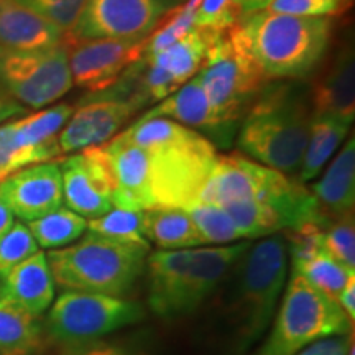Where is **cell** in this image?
I'll list each match as a JSON object with an SVG mask.
<instances>
[{"instance_id":"obj_1","label":"cell","mask_w":355,"mask_h":355,"mask_svg":"<svg viewBox=\"0 0 355 355\" xmlns=\"http://www.w3.org/2000/svg\"><path fill=\"white\" fill-rule=\"evenodd\" d=\"M199 202L222 207L247 239H263L331 219L298 178L242 153L217 155Z\"/></svg>"},{"instance_id":"obj_2","label":"cell","mask_w":355,"mask_h":355,"mask_svg":"<svg viewBox=\"0 0 355 355\" xmlns=\"http://www.w3.org/2000/svg\"><path fill=\"white\" fill-rule=\"evenodd\" d=\"M122 133L145 150L152 207L188 211L199 202L217 158L212 141L170 119L135 121Z\"/></svg>"},{"instance_id":"obj_3","label":"cell","mask_w":355,"mask_h":355,"mask_svg":"<svg viewBox=\"0 0 355 355\" xmlns=\"http://www.w3.org/2000/svg\"><path fill=\"white\" fill-rule=\"evenodd\" d=\"M248 245L243 241L148 254V306L155 316L173 321L196 313L227 282Z\"/></svg>"},{"instance_id":"obj_4","label":"cell","mask_w":355,"mask_h":355,"mask_svg":"<svg viewBox=\"0 0 355 355\" xmlns=\"http://www.w3.org/2000/svg\"><path fill=\"white\" fill-rule=\"evenodd\" d=\"M313 109L300 84H265L239 127L242 155L285 175H298L308 145Z\"/></svg>"},{"instance_id":"obj_5","label":"cell","mask_w":355,"mask_h":355,"mask_svg":"<svg viewBox=\"0 0 355 355\" xmlns=\"http://www.w3.org/2000/svg\"><path fill=\"white\" fill-rule=\"evenodd\" d=\"M286 270L288 243L283 234L250 243L235 265L220 319L237 354L250 349L272 324L285 290Z\"/></svg>"},{"instance_id":"obj_6","label":"cell","mask_w":355,"mask_h":355,"mask_svg":"<svg viewBox=\"0 0 355 355\" xmlns=\"http://www.w3.org/2000/svg\"><path fill=\"white\" fill-rule=\"evenodd\" d=\"M237 28L268 81L301 78L316 68L331 46L334 20L260 10L243 13Z\"/></svg>"},{"instance_id":"obj_7","label":"cell","mask_w":355,"mask_h":355,"mask_svg":"<svg viewBox=\"0 0 355 355\" xmlns=\"http://www.w3.org/2000/svg\"><path fill=\"white\" fill-rule=\"evenodd\" d=\"M150 243L115 241L86 230L68 247L46 254L55 285L66 291L123 296L145 272Z\"/></svg>"},{"instance_id":"obj_8","label":"cell","mask_w":355,"mask_h":355,"mask_svg":"<svg viewBox=\"0 0 355 355\" xmlns=\"http://www.w3.org/2000/svg\"><path fill=\"white\" fill-rule=\"evenodd\" d=\"M354 331L336 298L291 270L268 337L255 355H295L306 345Z\"/></svg>"},{"instance_id":"obj_9","label":"cell","mask_w":355,"mask_h":355,"mask_svg":"<svg viewBox=\"0 0 355 355\" xmlns=\"http://www.w3.org/2000/svg\"><path fill=\"white\" fill-rule=\"evenodd\" d=\"M196 76L212 107L235 127L266 84L248 55L237 25L212 42Z\"/></svg>"},{"instance_id":"obj_10","label":"cell","mask_w":355,"mask_h":355,"mask_svg":"<svg viewBox=\"0 0 355 355\" xmlns=\"http://www.w3.org/2000/svg\"><path fill=\"white\" fill-rule=\"evenodd\" d=\"M144 318L145 309L122 296L63 291L50 306L44 329L53 343L66 347L92 343Z\"/></svg>"},{"instance_id":"obj_11","label":"cell","mask_w":355,"mask_h":355,"mask_svg":"<svg viewBox=\"0 0 355 355\" xmlns=\"http://www.w3.org/2000/svg\"><path fill=\"white\" fill-rule=\"evenodd\" d=\"M0 83L17 102L42 109L68 94L73 87L68 46L33 51L0 48Z\"/></svg>"},{"instance_id":"obj_12","label":"cell","mask_w":355,"mask_h":355,"mask_svg":"<svg viewBox=\"0 0 355 355\" xmlns=\"http://www.w3.org/2000/svg\"><path fill=\"white\" fill-rule=\"evenodd\" d=\"M176 3L173 0H87L66 40H146Z\"/></svg>"},{"instance_id":"obj_13","label":"cell","mask_w":355,"mask_h":355,"mask_svg":"<svg viewBox=\"0 0 355 355\" xmlns=\"http://www.w3.org/2000/svg\"><path fill=\"white\" fill-rule=\"evenodd\" d=\"M73 84L101 92L121 81L145 53L146 40H66Z\"/></svg>"},{"instance_id":"obj_14","label":"cell","mask_w":355,"mask_h":355,"mask_svg":"<svg viewBox=\"0 0 355 355\" xmlns=\"http://www.w3.org/2000/svg\"><path fill=\"white\" fill-rule=\"evenodd\" d=\"M63 201L68 209L91 220L114 207V171L104 145L73 153L60 165Z\"/></svg>"},{"instance_id":"obj_15","label":"cell","mask_w":355,"mask_h":355,"mask_svg":"<svg viewBox=\"0 0 355 355\" xmlns=\"http://www.w3.org/2000/svg\"><path fill=\"white\" fill-rule=\"evenodd\" d=\"M0 202L26 222L63 206L60 163L46 162L21 168L0 181Z\"/></svg>"},{"instance_id":"obj_16","label":"cell","mask_w":355,"mask_h":355,"mask_svg":"<svg viewBox=\"0 0 355 355\" xmlns=\"http://www.w3.org/2000/svg\"><path fill=\"white\" fill-rule=\"evenodd\" d=\"M148 119H170L199 132L212 141L214 146H229L239 128L225 121L212 107L198 76H193L173 94L158 101L155 107L137 121H148Z\"/></svg>"},{"instance_id":"obj_17","label":"cell","mask_w":355,"mask_h":355,"mask_svg":"<svg viewBox=\"0 0 355 355\" xmlns=\"http://www.w3.org/2000/svg\"><path fill=\"white\" fill-rule=\"evenodd\" d=\"M144 104L137 99H105L84 104L71 115L58 135L61 155L78 153L107 144Z\"/></svg>"},{"instance_id":"obj_18","label":"cell","mask_w":355,"mask_h":355,"mask_svg":"<svg viewBox=\"0 0 355 355\" xmlns=\"http://www.w3.org/2000/svg\"><path fill=\"white\" fill-rule=\"evenodd\" d=\"M313 114H326L354 122L355 115V56L352 44L345 43L331 56L309 91Z\"/></svg>"},{"instance_id":"obj_19","label":"cell","mask_w":355,"mask_h":355,"mask_svg":"<svg viewBox=\"0 0 355 355\" xmlns=\"http://www.w3.org/2000/svg\"><path fill=\"white\" fill-rule=\"evenodd\" d=\"M104 150L114 171V207L132 211L150 209L152 198L148 189V162L145 150L128 140L122 132L104 144Z\"/></svg>"},{"instance_id":"obj_20","label":"cell","mask_w":355,"mask_h":355,"mask_svg":"<svg viewBox=\"0 0 355 355\" xmlns=\"http://www.w3.org/2000/svg\"><path fill=\"white\" fill-rule=\"evenodd\" d=\"M64 42V33L13 0H0V48L33 51L56 46Z\"/></svg>"},{"instance_id":"obj_21","label":"cell","mask_w":355,"mask_h":355,"mask_svg":"<svg viewBox=\"0 0 355 355\" xmlns=\"http://www.w3.org/2000/svg\"><path fill=\"white\" fill-rule=\"evenodd\" d=\"M55 279L46 254L38 250L10 270L3 278L0 295L15 301L33 316H42L55 301Z\"/></svg>"},{"instance_id":"obj_22","label":"cell","mask_w":355,"mask_h":355,"mask_svg":"<svg viewBox=\"0 0 355 355\" xmlns=\"http://www.w3.org/2000/svg\"><path fill=\"white\" fill-rule=\"evenodd\" d=\"M311 193L322 212L339 217L354 212L355 204V140L350 137L343 150L332 159L318 183L311 186Z\"/></svg>"},{"instance_id":"obj_23","label":"cell","mask_w":355,"mask_h":355,"mask_svg":"<svg viewBox=\"0 0 355 355\" xmlns=\"http://www.w3.org/2000/svg\"><path fill=\"white\" fill-rule=\"evenodd\" d=\"M73 112V105L58 104L42 112L26 114L20 119H13L12 130L15 140L24 148L37 153L42 163L53 162L55 158L61 157L58 135L68 123Z\"/></svg>"},{"instance_id":"obj_24","label":"cell","mask_w":355,"mask_h":355,"mask_svg":"<svg viewBox=\"0 0 355 355\" xmlns=\"http://www.w3.org/2000/svg\"><path fill=\"white\" fill-rule=\"evenodd\" d=\"M144 230L148 243L158 250L202 247L193 217L180 207H152L144 211Z\"/></svg>"},{"instance_id":"obj_25","label":"cell","mask_w":355,"mask_h":355,"mask_svg":"<svg viewBox=\"0 0 355 355\" xmlns=\"http://www.w3.org/2000/svg\"><path fill=\"white\" fill-rule=\"evenodd\" d=\"M352 122L326 114H313L311 117L308 145H306L303 163L298 171L301 183H309L316 178L332 155L347 139Z\"/></svg>"},{"instance_id":"obj_26","label":"cell","mask_w":355,"mask_h":355,"mask_svg":"<svg viewBox=\"0 0 355 355\" xmlns=\"http://www.w3.org/2000/svg\"><path fill=\"white\" fill-rule=\"evenodd\" d=\"M217 37L219 35H211L194 26L191 32L173 43L171 46H168L166 50L153 53V55H144L141 58L146 63L166 71L175 79L178 86H183L186 81L196 76L204 58H206L207 48Z\"/></svg>"},{"instance_id":"obj_27","label":"cell","mask_w":355,"mask_h":355,"mask_svg":"<svg viewBox=\"0 0 355 355\" xmlns=\"http://www.w3.org/2000/svg\"><path fill=\"white\" fill-rule=\"evenodd\" d=\"M42 343L38 316L0 295V354L26 355Z\"/></svg>"},{"instance_id":"obj_28","label":"cell","mask_w":355,"mask_h":355,"mask_svg":"<svg viewBox=\"0 0 355 355\" xmlns=\"http://www.w3.org/2000/svg\"><path fill=\"white\" fill-rule=\"evenodd\" d=\"M26 227L30 229L38 247L55 250L68 247L81 239L87 230V219L61 206L40 219L30 220Z\"/></svg>"},{"instance_id":"obj_29","label":"cell","mask_w":355,"mask_h":355,"mask_svg":"<svg viewBox=\"0 0 355 355\" xmlns=\"http://www.w3.org/2000/svg\"><path fill=\"white\" fill-rule=\"evenodd\" d=\"M291 270L301 275L306 282L316 286L318 290L332 296V298H337L343 288L347 285L350 279L355 278L354 270H349L347 266L340 265L339 261H336L324 252L311 257L308 260L291 263Z\"/></svg>"},{"instance_id":"obj_30","label":"cell","mask_w":355,"mask_h":355,"mask_svg":"<svg viewBox=\"0 0 355 355\" xmlns=\"http://www.w3.org/2000/svg\"><path fill=\"white\" fill-rule=\"evenodd\" d=\"M202 245H229L245 239L227 212L216 204L198 202L188 209Z\"/></svg>"},{"instance_id":"obj_31","label":"cell","mask_w":355,"mask_h":355,"mask_svg":"<svg viewBox=\"0 0 355 355\" xmlns=\"http://www.w3.org/2000/svg\"><path fill=\"white\" fill-rule=\"evenodd\" d=\"M87 230L115 241L148 243L144 230V211L112 207L104 216L87 220Z\"/></svg>"},{"instance_id":"obj_32","label":"cell","mask_w":355,"mask_h":355,"mask_svg":"<svg viewBox=\"0 0 355 355\" xmlns=\"http://www.w3.org/2000/svg\"><path fill=\"white\" fill-rule=\"evenodd\" d=\"M321 248L340 265L355 272V222L354 212L332 217L321 232Z\"/></svg>"},{"instance_id":"obj_33","label":"cell","mask_w":355,"mask_h":355,"mask_svg":"<svg viewBox=\"0 0 355 355\" xmlns=\"http://www.w3.org/2000/svg\"><path fill=\"white\" fill-rule=\"evenodd\" d=\"M237 0H201L194 12V26L211 35H222L242 19Z\"/></svg>"},{"instance_id":"obj_34","label":"cell","mask_w":355,"mask_h":355,"mask_svg":"<svg viewBox=\"0 0 355 355\" xmlns=\"http://www.w3.org/2000/svg\"><path fill=\"white\" fill-rule=\"evenodd\" d=\"M38 248L30 229L20 222H13L10 230L0 239V279L28 257L37 254Z\"/></svg>"},{"instance_id":"obj_35","label":"cell","mask_w":355,"mask_h":355,"mask_svg":"<svg viewBox=\"0 0 355 355\" xmlns=\"http://www.w3.org/2000/svg\"><path fill=\"white\" fill-rule=\"evenodd\" d=\"M30 10L38 13L44 20L51 21L64 35L78 24L87 0H13Z\"/></svg>"},{"instance_id":"obj_36","label":"cell","mask_w":355,"mask_h":355,"mask_svg":"<svg viewBox=\"0 0 355 355\" xmlns=\"http://www.w3.org/2000/svg\"><path fill=\"white\" fill-rule=\"evenodd\" d=\"M352 0H273L266 12L300 17H334L347 10Z\"/></svg>"},{"instance_id":"obj_37","label":"cell","mask_w":355,"mask_h":355,"mask_svg":"<svg viewBox=\"0 0 355 355\" xmlns=\"http://www.w3.org/2000/svg\"><path fill=\"white\" fill-rule=\"evenodd\" d=\"M354 345V331L343 336H331L306 345L295 355H349Z\"/></svg>"},{"instance_id":"obj_38","label":"cell","mask_w":355,"mask_h":355,"mask_svg":"<svg viewBox=\"0 0 355 355\" xmlns=\"http://www.w3.org/2000/svg\"><path fill=\"white\" fill-rule=\"evenodd\" d=\"M56 355H135V354L128 352L127 349L121 347V345L92 340V343H83V344L60 347Z\"/></svg>"},{"instance_id":"obj_39","label":"cell","mask_w":355,"mask_h":355,"mask_svg":"<svg viewBox=\"0 0 355 355\" xmlns=\"http://www.w3.org/2000/svg\"><path fill=\"white\" fill-rule=\"evenodd\" d=\"M26 114H28V110H26L25 105L17 102L12 96L0 92V125L13 117H20V115Z\"/></svg>"},{"instance_id":"obj_40","label":"cell","mask_w":355,"mask_h":355,"mask_svg":"<svg viewBox=\"0 0 355 355\" xmlns=\"http://www.w3.org/2000/svg\"><path fill=\"white\" fill-rule=\"evenodd\" d=\"M337 303H339L340 308L345 313V316L349 318V321L354 324L355 321V278L350 279L343 288V291L337 295Z\"/></svg>"},{"instance_id":"obj_41","label":"cell","mask_w":355,"mask_h":355,"mask_svg":"<svg viewBox=\"0 0 355 355\" xmlns=\"http://www.w3.org/2000/svg\"><path fill=\"white\" fill-rule=\"evenodd\" d=\"M273 0H237L239 7H241L242 13H252L265 10L266 7L272 3Z\"/></svg>"},{"instance_id":"obj_42","label":"cell","mask_w":355,"mask_h":355,"mask_svg":"<svg viewBox=\"0 0 355 355\" xmlns=\"http://www.w3.org/2000/svg\"><path fill=\"white\" fill-rule=\"evenodd\" d=\"M13 222H15V220H13L12 212L8 211L2 202H0V239H2L3 235H6L8 230H10Z\"/></svg>"},{"instance_id":"obj_43","label":"cell","mask_w":355,"mask_h":355,"mask_svg":"<svg viewBox=\"0 0 355 355\" xmlns=\"http://www.w3.org/2000/svg\"><path fill=\"white\" fill-rule=\"evenodd\" d=\"M0 355H15V354H0Z\"/></svg>"},{"instance_id":"obj_44","label":"cell","mask_w":355,"mask_h":355,"mask_svg":"<svg viewBox=\"0 0 355 355\" xmlns=\"http://www.w3.org/2000/svg\"><path fill=\"white\" fill-rule=\"evenodd\" d=\"M173 2H175V0H173Z\"/></svg>"}]
</instances>
